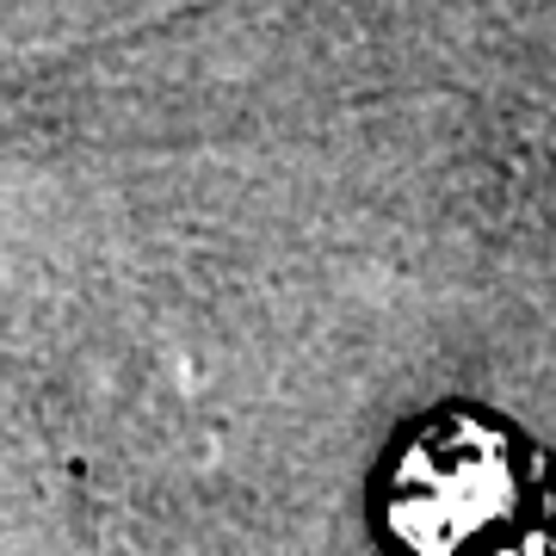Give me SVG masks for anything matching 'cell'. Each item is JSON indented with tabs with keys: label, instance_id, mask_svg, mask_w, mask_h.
Returning <instances> with one entry per match:
<instances>
[{
	"label": "cell",
	"instance_id": "cell-1",
	"mask_svg": "<svg viewBox=\"0 0 556 556\" xmlns=\"http://www.w3.org/2000/svg\"><path fill=\"white\" fill-rule=\"evenodd\" d=\"M514 501V470L501 433L477 420H439L402 452L396 477V526L420 551H445L482 519H495Z\"/></svg>",
	"mask_w": 556,
	"mask_h": 556
}]
</instances>
